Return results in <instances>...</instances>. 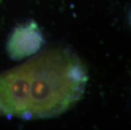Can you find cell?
I'll use <instances>...</instances> for the list:
<instances>
[{"mask_svg": "<svg viewBox=\"0 0 131 130\" xmlns=\"http://www.w3.org/2000/svg\"><path fill=\"white\" fill-rule=\"evenodd\" d=\"M86 81L84 66L74 52L66 48L45 52L0 74V116L55 117L80 100Z\"/></svg>", "mask_w": 131, "mask_h": 130, "instance_id": "cell-1", "label": "cell"}, {"mask_svg": "<svg viewBox=\"0 0 131 130\" xmlns=\"http://www.w3.org/2000/svg\"><path fill=\"white\" fill-rule=\"evenodd\" d=\"M42 43V37L35 25L18 27L8 43V51L12 57H23L38 50Z\"/></svg>", "mask_w": 131, "mask_h": 130, "instance_id": "cell-2", "label": "cell"}]
</instances>
